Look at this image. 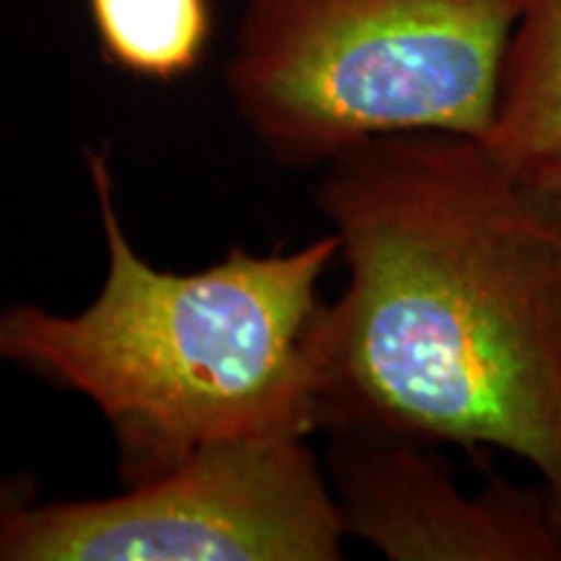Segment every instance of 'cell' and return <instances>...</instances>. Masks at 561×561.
Segmentation results:
<instances>
[{"label": "cell", "instance_id": "obj_1", "mask_svg": "<svg viewBox=\"0 0 561 561\" xmlns=\"http://www.w3.org/2000/svg\"><path fill=\"white\" fill-rule=\"evenodd\" d=\"M325 167L314 201L348 280L314 325L318 430L510 453L561 520V214L458 133Z\"/></svg>", "mask_w": 561, "mask_h": 561}, {"label": "cell", "instance_id": "obj_2", "mask_svg": "<svg viewBox=\"0 0 561 561\" xmlns=\"http://www.w3.org/2000/svg\"><path fill=\"white\" fill-rule=\"evenodd\" d=\"M107 278L66 318L32 305L0 310V362L87 396L117 442L125 486L237 439L318 430V280L339 237L297 252L234 248L198 273L151 268L133 250L104 153H89Z\"/></svg>", "mask_w": 561, "mask_h": 561}, {"label": "cell", "instance_id": "obj_3", "mask_svg": "<svg viewBox=\"0 0 561 561\" xmlns=\"http://www.w3.org/2000/svg\"><path fill=\"white\" fill-rule=\"evenodd\" d=\"M523 0H248L227 62L240 121L289 167L364 140H486Z\"/></svg>", "mask_w": 561, "mask_h": 561}, {"label": "cell", "instance_id": "obj_4", "mask_svg": "<svg viewBox=\"0 0 561 561\" xmlns=\"http://www.w3.org/2000/svg\"><path fill=\"white\" fill-rule=\"evenodd\" d=\"M307 437L237 439L110 500L0 512V561H335L348 536Z\"/></svg>", "mask_w": 561, "mask_h": 561}, {"label": "cell", "instance_id": "obj_5", "mask_svg": "<svg viewBox=\"0 0 561 561\" xmlns=\"http://www.w3.org/2000/svg\"><path fill=\"white\" fill-rule=\"evenodd\" d=\"M343 523L390 561H561V520L543 483L489 473L466 494L437 447L335 437Z\"/></svg>", "mask_w": 561, "mask_h": 561}, {"label": "cell", "instance_id": "obj_6", "mask_svg": "<svg viewBox=\"0 0 561 561\" xmlns=\"http://www.w3.org/2000/svg\"><path fill=\"white\" fill-rule=\"evenodd\" d=\"M483 144L525 191L561 214V0H523Z\"/></svg>", "mask_w": 561, "mask_h": 561}, {"label": "cell", "instance_id": "obj_7", "mask_svg": "<svg viewBox=\"0 0 561 561\" xmlns=\"http://www.w3.org/2000/svg\"><path fill=\"white\" fill-rule=\"evenodd\" d=\"M89 13L104 58L151 81L193 73L214 30L210 0H89Z\"/></svg>", "mask_w": 561, "mask_h": 561}, {"label": "cell", "instance_id": "obj_8", "mask_svg": "<svg viewBox=\"0 0 561 561\" xmlns=\"http://www.w3.org/2000/svg\"><path fill=\"white\" fill-rule=\"evenodd\" d=\"M34 494H37V486L30 476H5L0 479V512L32 502Z\"/></svg>", "mask_w": 561, "mask_h": 561}]
</instances>
